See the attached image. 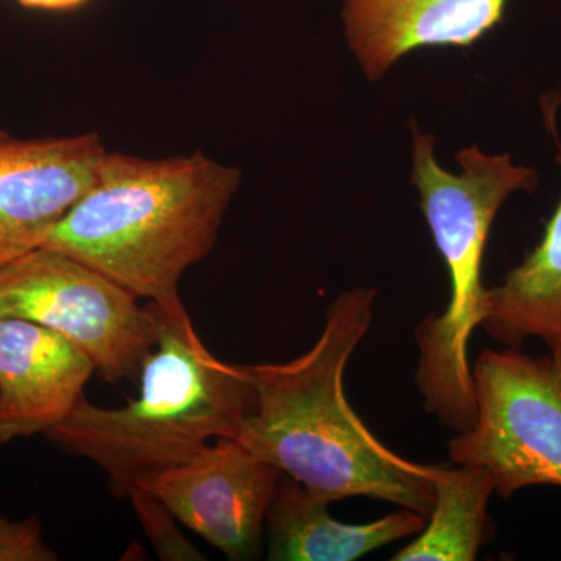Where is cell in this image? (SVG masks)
Returning <instances> with one entry per match:
<instances>
[{
    "label": "cell",
    "instance_id": "6da1fadb",
    "mask_svg": "<svg viewBox=\"0 0 561 561\" xmlns=\"http://www.w3.org/2000/svg\"><path fill=\"white\" fill-rule=\"evenodd\" d=\"M376 290L343 291L319 341L283 364L249 365L256 409L238 440L321 500L365 496L430 515L435 465L391 451L346 400L343 376L373 323Z\"/></svg>",
    "mask_w": 561,
    "mask_h": 561
},
{
    "label": "cell",
    "instance_id": "7a4b0ae2",
    "mask_svg": "<svg viewBox=\"0 0 561 561\" xmlns=\"http://www.w3.org/2000/svg\"><path fill=\"white\" fill-rule=\"evenodd\" d=\"M239 183L238 169L202 151L168 160L106 151L91 190L43 247L184 319L181 276L213 250Z\"/></svg>",
    "mask_w": 561,
    "mask_h": 561
},
{
    "label": "cell",
    "instance_id": "3957f363",
    "mask_svg": "<svg viewBox=\"0 0 561 561\" xmlns=\"http://www.w3.org/2000/svg\"><path fill=\"white\" fill-rule=\"evenodd\" d=\"M139 371L135 401L106 409L83 397L46 434L65 451L99 465L111 491L124 497L144 479L191 459L210 440L238 437L257 402L249 365L217 359L190 316L169 319L160 311V337Z\"/></svg>",
    "mask_w": 561,
    "mask_h": 561
},
{
    "label": "cell",
    "instance_id": "277c9868",
    "mask_svg": "<svg viewBox=\"0 0 561 561\" xmlns=\"http://www.w3.org/2000/svg\"><path fill=\"white\" fill-rule=\"evenodd\" d=\"M412 184L449 275L445 312L426 317L416 328V386L424 408L446 427L471 430L478 415L468 343L485 313L482 264L491 225L515 192H534L537 171L518 165L508 153L486 154L478 146L457 153L459 175L435 160L434 136L412 122Z\"/></svg>",
    "mask_w": 561,
    "mask_h": 561
},
{
    "label": "cell",
    "instance_id": "5b68a950",
    "mask_svg": "<svg viewBox=\"0 0 561 561\" xmlns=\"http://www.w3.org/2000/svg\"><path fill=\"white\" fill-rule=\"evenodd\" d=\"M68 254L28 251L0 267V319L58 332L106 382L131 379L160 337V309Z\"/></svg>",
    "mask_w": 561,
    "mask_h": 561
},
{
    "label": "cell",
    "instance_id": "8992f818",
    "mask_svg": "<svg viewBox=\"0 0 561 561\" xmlns=\"http://www.w3.org/2000/svg\"><path fill=\"white\" fill-rule=\"evenodd\" d=\"M471 371L478 415L449 440L453 463L486 468L502 497L561 486V346L548 356L483 350Z\"/></svg>",
    "mask_w": 561,
    "mask_h": 561
},
{
    "label": "cell",
    "instance_id": "52a82bcc",
    "mask_svg": "<svg viewBox=\"0 0 561 561\" xmlns=\"http://www.w3.org/2000/svg\"><path fill=\"white\" fill-rule=\"evenodd\" d=\"M283 476L238 438L219 437L183 463L144 479L138 489L228 560H251Z\"/></svg>",
    "mask_w": 561,
    "mask_h": 561
},
{
    "label": "cell",
    "instance_id": "ba28073f",
    "mask_svg": "<svg viewBox=\"0 0 561 561\" xmlns=\"http://www.w3.org/2000/svg\"><path fill=\"white\" fill-rule=\"evenodd\" d=\"M106 151L95 133L20 139L0 130V267L43 247L91 190Z\"/></svg>",
    "mask_w": 561,
    "mask_h": 561
},
{
    "label": "cell",
    "instance_id": "9c48e42d",
    "mask_svg": "<svg viewBox=\"0 0 561 561\" xmlns=\"http://www.w3.org/2000/svg\"><path fill=\"white\" fill-rule=\"evenodd\" d=\"M94 371L90 357L58 332L0 319V445L62 423Z\"/></svg>",
    "mask_w": 561,
    "mask_h": 561
},
{
    "label": "cell",
    "instance_id": "30bf717a",
    "mask_svg": "<svg viewBox=\"0 0 561 561\" xmlns=\"http://www.w3.org/2000/svg\"><path fill=\"white\" fill-rule=\"evenodd\" d=\"M508 0H345L346 38L368 80L421 47H472L504 21Z\"/></svg>",
    "mask_w": 561,
    "mask_h": 561
},
{
    "label": "cell",
    "instance_id": "8fae6325",
    "mask_svg": "<svg viewBox=\"0 0 561 561\" xmlns=\"http://www.w3.org/2000/svg\"><path fill=\"white\" fill-rule=\"evenodd\" d=\"M330 504L284 474L265 522L268 560L353 561L415 537L427 522L426 515L402 507L376 522L346 524L332 518Z\"/></svg>",
    "mask_w": 561,
    "mask_h": 561
},
{
    "label": "cell",
    "instance_id": "7c38bea8",
    "mask_svg": "<svg viewBox=\"0 0 561 561\" xmlns=\"http://www.w3.org/2000/svg\"><path fill=\"white\" fill-rule=\"evenodd\" d=\"M561 168V149L557 154ZM481 328L494 341L518 346L541 339L549 350L561 346V198L541 242L500 286L486 289Z\"/></svg>",
    "mask_w": 561,
    "mask_h": 561
},
{
    "label": "cell",
    "instance_id": "4fadbf2b",
    "mask_svg": "<svg viewBox=\"0 0 561 561\" xmlns=\"http://www.w3.org/2000/svg\"><path fill=\"white\" fill-rule=\"evenodd\" d=\"M435 501L426 526L391 561H472L489 541L493 476L479 465H435Z\"/></svg>",
    "mask_w": 561,
    "mask_h": 561
},
{
    "label": "cell",
    "instance_id": "5bb4252c",
    "mask_svg": "<svg viewBox=\"0 0 561 561\" xmlns=\"http://www.w3.org/2000/svg\"><path fill=\"white\" fill-rule=\"evenodd\" d=\"M133 507L138 513L144 529L153 541L154 548L162 559L197 560L203 559L197 549L192 548L181 537L173 524V515L157 497L144 490H135L130 493Z\"/></svg>",
    "mask_w": 561,
    "mask_h": 561
},
{
    "label": "cell",
    "instance_id": "9a60e30c",
    "mask_svg": "<svg viewBox=\"0 0 561 561\" xmlns=\"http://www.w3.org/2000/svg\"><path fill=\"white\" fill-rule=\"evenodd\" d=\"M58 553L47 545L36 518L0 516V561H57Z\"/></svg>",
    "mask_w": 561,
    "mask_h": 561
},
{
    "label": "cell",
    "instance_id": "2e32d148",
    "mask_svg": "<svg viewBox=\"0 0 561 561\" xmlns=\"http://www.w3.org/2000/svg\"><path fill=\"white\" fill-rule=\"evenodd\" d=\"M24 9L44 11H73L90 3L91 0H16Z\"/></svg>",
    "mask_w": 561,
    "mask_h": 561
}]
</instances>
